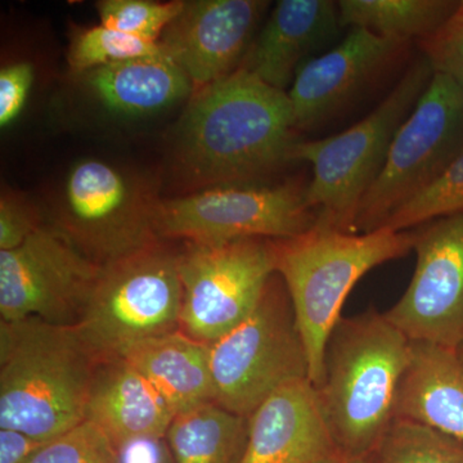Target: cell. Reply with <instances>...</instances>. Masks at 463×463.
<instances>
[{
	"label": "cell",
	"instance_id": "1",
	"mask_svg": "<svg viewBox=\"0 0 463 463\" xmlns=\"http://www.w3.org/2000/svg\"><path fill=\"white\" fill-rule=\"evenodd\" d=\"M300 141L288 91L243 67L192 94L174 138V164L191 192L265 184Z\"/></svg>",
	"mask_w": 463,
	"mask_h": 463
},
{
	"label": "cell",
	"instance_id": "2",
	"mask_svg": "<svg viewBox=\"0 0 463 463\" xmlns=\"http://www.w3.org/2000/svg\"><path fill=\"white\" fill-rule=\"evenodd\" d=\"M102 358L76 326L0 322V429L50 441L80 425Z\"/></svg>",
	"mask_w": 463,
	"mask_h": 463
},
{
	"label": "cell",
	"instance_id": "3",
	"mask_svg": "<svg viewBox=\"0 0 463 463\" xmlns=\"http://www.w3.org/2000/svg\"><path fill=\"white\" fill-rule=\"evenodd\" d=\"M410 354L411 341L385 313L370 309L337 323L316 389L340 452L373 455L395 421Z\"/></svg>",
	"mask_w": 463,
	"mask_h": 463
},
{
	"label": "cell",
	"instance_id": "4",
	"mask_svg": "<svg viewBox=\"0 0 463 463\" xmlns=\"http://www.w3.org/2000/svg\"><path fill=\"white\" fill-rule=\"evenodd\" d=\"M414 231L346 233L317 224L292 239L269 240L274 272L288 288L315 388L326 346L350 291L373 268L413 251Z\"/></svg>",
	"mask_w": 463,
	"mask_h": 463
},
{
	"label": "cell",
	"instance_id": "5",
	"mask_svg": "<svg viewBox=\"0 0 463 463\" xmlns=\"http://www.w3.org/2000/svg\"><path fill=\"white\" fill-rule=\"evenodd\" d=\"M432 75L434 70L422 54L364 120L327 138L295 145L292 161H304L312 167L307 200L317 213V224L354 233L362 200L379 176L395 134L416 108Z\"/></svg>",
	"mask_w": 463,
	"mask_h": 463
},
{
	"label": "cell",
	"instance_id": "6",
	"mask_svg": "<svg viewBox=\"0 0 463 463\" xmlns=\"http://www.w3.org/2000/svg\"><path fill=\"white\" fill-rule=\"evenodd\" d=\"M209 352L215 403L246 419L286 383L309 379L306 345L279 274L270 277L254 312Z\"/></svg>",
	"mask_w": 463,
	"mask_h": 463
},
{
	"label": "cell",
	"instance_id": "7",
	"mask_svg": "<svg viewBox=\"0 0 463 463\" xmlns=\"http://www.w3.org/2000/svg\"><path fill=\"white\" fill-rule=\"evenodd\" d=\"M181 304L178 252L158 240L102 265L76 328L103 358L120 355L134 344L178 331Z\"/></svg>",
	"mask_w": 463,
	"mask_h": 463
},
{
	"label": "cell",
	"instance_id": "8",
	"mask_svg": "<svg viewBox=\"0 0 463 463\" xmlns=\"http://www.w3.org/2000/svg\"><path fill=\"white\" fill-rule=\"evenodd\" d=\"M462 151L463 88L447 75L434 72L362 200L354 233L385 227L399 209L434 184Z\"/></svg>",
	"mask_w": 463,
	"mask_h": 463
},
{
	"label": "cell",
	"instance_id": "9",
	"mask_svg": "<svg viewBox=\"0 0 463 463\" xmlns=\"http://www.w3.org/2000/svg\"><path fill=\"white\" fill-rule=\"evenodd\" d=\"M158 200L138 174L85 158L67 174L52 225L105 265L160 240L155 230Z\"/></svg>",
	"mask_w": 463,
	"mask_h": 463
},
{
	"label": "cell",
	"instance_id": "10",
	"mask_svg": "<svg viewBox=\"0 0 463 463\" xmlns=\"http://www.w3.org/2000/svg\"><path fill=\"white\" fill-rule=\"evenodd\" d=\"M307 188V182L292 179L279 184L216 187L160 199L155 230L160 240L203 245L292 239L317 223Z\"/></svg>",
	"mask_w": 463,
	"mask_h": 463
},
{
	"label": "cell",
	"instance_id": "11",
	"mask_svg": "<svg viewBox=\"0 0 463 463\" xmlns=\"http://www.w3.org/2000/svg\"><path fill=\"white\" fill-rule=\"evenodd\" d=\"M182 285L179 330L210 344L257 307L274 273L269 240L187 243L178 252Z\"/></svg>",
	"mask_w": 463,
	"mask_h": 463
},
{
	"label": "cell",
	"instance_id": "12",
	"mask_svg": "<svg viewBox=\"0 0 463 463\" xmlns=\"http://www.w3.org/2000/svg\"><path fill=\"white\" fill-rule=\"evenodd\" d=\"M102 265L53 225H43L16 249L0 251L2 321L27 318L60 326L80 321Z\"/></svg>",
	"mask_w": 463,
	"mask_h": 463
},
{
	"label": "cell",
	"instance_id": "13",
	"mask_svg": "<svg viewBox=\"0 0 463 463\" xmlns=\"http://www.w3.org/2000/svg\"><path fill=\"white\" fill-rule=\"evenodd\" d=\"M413 231V277L386 318L412 343L457 350L463 345V213Z\"/></svg>",
	"mask_w": 463,
	"mask_h": 463
},
{
	"label": "cell",
	"instance_id": "14",
	"mask_svg": "<svg viewBox=\"0 0 463 463\" xmlns=\"http://www.w3.org/2000/svg\"><path fill=\"white\" fill-rule=\"evenodd\" d=\"M410 45L354 27L339 44L304 63L288 90L298 132L344 111L398 63Z\"/></svg>",
	"mask_w": 463,
	"mask_h": 463
},
{
	"label": "cell",
	"instance_id": "15",
	"mask_svg": "<svg viewBox=\"0 0 463 463\" xmlns=\"http://www.w3.org/2000/svg\"><path fill=\"white\" fill-rule=\"evenodd\" d=\"M268 5L261 0L184 2L158 43L188 76L194 93L239 69Z\"/></svg>",
	"mask_w": 463,
	"mask_h": 463
},
{
	"label": "cell",
	"instance_id": "16",
	"mask_svg": "<svg viewBox=\"0 0 463 463\" xmlns=\"http://www.w3.org/2000/svg\"><path fill=\"white\" fill-rule=\"evenodd\" d=\"M248 421L242 463H323L340 452L309 379L286 383Z\"/></svg>",
	"mask_w": 463,
	"mask_h": 463
},
{
	"label": "cell",
	"instance_id": "17",
	"mask_svg": "<svg viewBox=\"0 0 463 463\" xmlns=\"http://www.w3.org/2000/svg\"><path fill=\"white\" fill-rule=\"evenodd\" d=\"M343 29L332 0H281L268 17L240 67L288 91L300 67L337 39Z\"/></svg>",
	"mask_w": 463,
	"mask_h": 463
},
{
	"label": "cell",
	"instance_id": "18",
	"mask_svg": "<svg viewBox=\"0 0 463 463\" xmlns=\"http://www.w3.org/2000/svg\"><path fill=\"white\" fill-rule=\"evenodd\" d=\"M175 412L145 374L120 355L100 359L91 381L85 420L114 443L165 437Z\"/></svg>",
	"mask_w": 463,
	"mask_h": 463
},
{
	"label": "cell",
	"instance_id": "19",
	"mask_svg": "<svg viewBox=\"0 0 463 463\" xmlns=\"http://www.w3.org/2000/svg\"><path fill=\"white\" fill-rule=\"evenodd\" d=\"M395 419L463 441V359L458 350L411 341Z\"/></svg>",
	"mask_w": 463,
	"mask_h": 463
},
{
	"label": "cell",
	"instance_id": "20",
	"mask_svg": "<svg viewBox=\"0 0 463 463\" xmlns=\"http://www.w3.org/2000/svg\"><path fill=\"white\" fill-rule=\"evenodd\" d=\"M80 76L94 99L118 115L155 114L194 94L190 79L166 53L112 63Z\"/></svg>",
	"mask_w": 463,
	"mask_h": 463
},
{
	"label": "cell",
	"instance_id": "21",
	"mask_svg": "<svg viewBox=\"0 0 463 463\" xmlns=\"http://www.w3.org/2000/svg\"><path fill=\"white\" fill-rule=\"evenodd\" d=\"M120 356L147 377L176 414L214 402L209 345L181 330L134 344Z\"/></svg>",
	"mask_w": 463,
	"mask_h": 463
},
{
	"label": "cell",
	"instance_id": "22",
	"mask_svg": "<svg viewBox=\"0 0 463 463\" xmlns=\"http://www.w3.org/2000/svg\"><path fill=\"white\" fill-rule=\"evenodd\" d=\"M249 421L215 402L175 414L165 438L175 463H242Z\"/></svg>",
	"mask_w": 463,
	"mask_h": 463
},
{
	"label": "cell",
	"instance_id": "23",
	"mask_svg": "<svg viewBox=\"0 0 463 463\" xmlns=\"http://www.w3.org/2000/svg\"><path fill=\"white\" fill-rule=\"evenodd\" d=\"M456 0H340V23L349 29L411 43L430 38L455 14Z\"/></svg>",
	"mask_w": 463,
	"mask_h": 463
},
{
	"label": "cell",
	"instance_id": "24",
	"mask_svg": "<svg viewBox=\"0 0 463 463\" xmlns=\"http://www.w3.org/2000/svg\"><path fill=\"white\" fill-rule=\"evenodd\" d=\"M160 53L165 52L157 42L146 41L103 25L74 26L70 33L67 62L76 75H83L99 67Z\"/></svg>",
	"mask_w": 463,
	"mask_h": 463
},
{
	"label": "cell",
	"instance_id": "25",
	"mask_svg": "<svg viewBox=\"0 0 463 463\" xmlns=\"http://www.w3.org/2000/svg\"><path fill=\"white\" fill-rule=\"evenodd\" d=\"M373 463H463V441L395 419L374 450Z\"/></svg>",
	"mask_w": 463,
	"mask_h": 463
},
{
	"label": "cell",
	"instance_id": "26",
	"mask_svg": "<svg viewBox=\"0 0 463 463\" xmlns=\"http://www.w3.org/2000/svg\"><path fill=\"white\" fill-rule=\"evenodd\" d=\"M458 213H463V151L434 184L399 209L383 228L411 231Z\"/></svg>",
	"mask_w": 463,
	"mask_h": 463
},
{
	"label": "cell",
	"instance_id": "27",
	"mask_svg": "<svg viewBox=\"0 0 463 463\" xmlns=\"http://www.w3.org/2000/svg\"><path fill=\"white\" fill-rule=\"evenodd\" d=\"M183 5L184 2L102 0L96 8L100 25L158 43L166 27L181 14Z\"/></svg>",
	"mask_w": 463,
	"mask_h": 463
},
{
	"label": "cell",
	"instance_id": "28",
	"mask_svg": "<svg viewBox=\"0 0 463 463\" xmlns=\"http://www.w3.org/2000/svg\"><path fill=\"white\" fill-rule=\"evenodd\" d=\"M26 463H118V456L112 439L85 420L47 441Z\"/></svg>",
	"mask_w": 463,
	"mask_h": 463
},
{
	"label": "cell",
	"instance_id": "29",
	"mask_svg": "<svg viewBox=\"0 0 463 463\" xmlns=\"http://www.w3.org/2000/svg\"><path fill=\"white\" fill-rule=\"evenodd\" d=\"M419 45L434 72L447 75L463 88V2L434 35Z\"/></svg>",
	"mask_w": 463,
	"mask_h": 463
},
{
	"label": "cell",
	"instance_id": "30",
	"mask_svg": "<svg viewBox=\"0 0 463 463\" xmlns=\"http://www.w3.org/2000/svg\"><path fill=\"white\" fill-rule=\"evenodd\" d=\"M41 227V216L26 196L14 191H3L0 199V251L18 248Z\"/></svg>",
	"mask_w": 463,
	"mask_h": 463
},
{
	"label": "cell",
	"instance_id": "31",
	"mask_svg": "<svg viewBox=\"0 0 463 463\" xmlns=\"http://www.w3.org/2000/svg\"><path fill=\"white\" fill-rule=\"evenodd\" d=\"M33 81V67L27 62L3 67L0 71V127H9L25 108Z\"/></svg>",
	"mask_w": 463,
	"mask_h": 463
},
{
	"label": "cell",
	"instance_id": "32",
	"mask_svg": "<svg viewBox=\"0 0 463 463\" xmlns=\"http://www.w3.org/2000/svg\"><path fill=\"white\" fill-rule=\"evenodd\" d=\"M118 463H175L165 437H138L116 443Z\"/></svg>",
	"mask_w": 463,
	"mask_h": 463
},
{
	"label": "cell",
	"instance_id": "33",
	"mask_svg": "<svg viewBox=\"0 0 463 463\" xmlns=\"http://www.w3.org/2000/svg\"><path fill=\"white\" fill-rule=\"evenodd\" d=\"M45 443L23 431L0 429V463H26Z\"/></svg>",
	"mask_w": 463,
	"mask_h": 463
},
{
	"label": "cell",
	"instance_id": "34",
	"mask_svg": "<svg viewBox=\"0 0 463 463\" xmlns=\"http://www.w3.org/2000/svg\"><path fill=\"white\" fill-rule=\"evenodd\" d=\"M323 463H373V455L371 456H354L347 453L339 452L330 459Z\"/></svg>",
	"mask_w": 463,
	"mask_h": 463
},
{
	"label": "cell",
	"instance_id": "35",
	"mask_svg": "<svg viewBox=\"0 0 463 463\" xmlns=\"http://www.w3.org/2000/svg\"><path fill=\"white\" fill-rule=\"evenodd\" d=\"M457 350H458L459 355H461L462 359H463V345L459 346L458 349H457Z\"/></svg>",
	"mask_w": 463,
	"mask_h": 463
}]
</instances>
